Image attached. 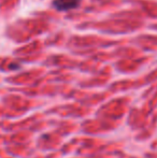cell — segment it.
Wrapping results in <instances>:
<instances>
[{
	"instance_id": "1",
	"label": "cell",
	"mask_w": 157,
	"mask_h": 158,
	"mask_svg": "<svg viewBox=\"0 0 157 158\" xmlns=\"http://www.w3.org/2000/svg\"><path fill=\"white\" fill-rule=\"evenodd\" d=\"M81 0H54L53 6L59 11H68L78 8Z\"/></svg>"
}]
</instances>
